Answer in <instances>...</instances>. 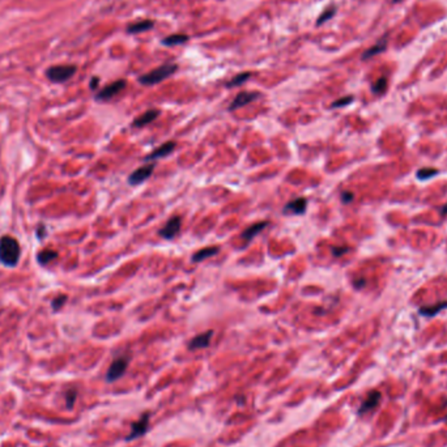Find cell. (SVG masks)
Returning <instances> with one entry per match:
<instances>
[{"label":"cell","mask_w":447,"mask_h":447,"mask_svg":"<svg viewBox=\"0 0 447 447\" xmlns=\"http://www.w3.org/2000/svg\"><path fill=\"white\" fill-rule=\"evenodd\" d=\"M20 259V245L15 238L4 236L0 238V262L8 267H15Z\"/></svg>","instance_id":"obj_1"},{"label":"cell","mask_w":447,"mask_h":447,"mask_svg":"<svg viewBox=\"0 0 447 447\" xmlns=\"http://www.w3.org/2000/svg\"><path fill=\"white\" fill-rule=\"evenodd\" d=\"M178 66L174 63H166L162 64L160 67L155 68L151 72H148L145 75L139 77L140 84L143 85H156L161 81L166 80L168 77H170L173 75L174 72L177 71Z\"/></svg>","instance_id":"obj_2"},{"label":"cell","mask_w":447,"mask_h":447,"mask_svg":"<svg viewBox=\"0 0 447 447\" xmlns=\"http://www.w3.org/2000/svg\"><path fill=\"white\" fill-rule=\"evenodd\" d=\"M76 72L75 66H55L47 69L46 75L54 83H64L69 80Z\"/></svg>","instance_id":"obj_3"},{"label":"cell","mask_w":447,"mask_h":447,"mask_svg":"<svg viewBox=\"0 0 447 447\" xmlns=\"http://www.w3.org/2000/svg\"><path fill=\"white\" fill-rule=\"evenodd\" d=\"M128 362H130V360L124 356L115 359L110 365L107 373H106V380L107 382H115L119 378H122L123 374L126 373L127 367H128Z\"/></svg>","instance_id":"obj_4"},{"label":"cell","mask_w":447,"mask_h":447,"mask_svg":"<svg viewBox=\"0 0 447 447\" xmlns=\"http://www.w3.org/2000/svg\"><path fill=\"white\" fill-rule=\"evenodd\" d=\"M182 226V220L179 216H173L170 217L164 226L158 230L160 237H162L164 240H173L179 234Z\"/></svg>","instance_id":"obj_5"},{"label":"cell","mask_w":447,"mask_h":447,"mask_svg":"<svg viewBox=\"0 0 447 447\" xmlns=\"http://www.w3.org/2000/svg\"><path fill=\"white\" fill-rule=\"evenodd\" d=\"M155 168H156V164H155V162H151V164L140 166V168H138L136 170H134L131 175L128 177V183L134 186L143 183V182L147 181L148 178H151Z\"/></svg>","instance_id":"obj_6"},{"label":"cell","mask_w":447,"mask_h":447,"mask_svg":"<svg viewBox=\"0 0 447 447\" xmlns=\"http://www.w3.org/2000/svg\"><path fill=\"white\" fill-rule=\"evenodd\" d=\"M124 88H126V80L114 81L113 84L107 85V86L102 89L101 92H98L96 98H97L98 101H109V100L114 98L117 94L122 92Z\"/></svg>","instance_id":"obj_7"},{"label":"cell","mask_w":447,"mask_h":447,"mask_svg":"<svg viewBox=\"0 0 447 447\" xmlns=\"http://www.w3.org/2000/svg\"><path fill=\"white\" fill-rule=\"evenodd\" d=\"M259 97V93L258 92H241L238 93L236 96V98L233 100L232 103L229 105L228 110L229 111H234V110H238L241 107H243V106L249 105L253 101H255L257 98Z\"/></svg>","instance_id":"obj_8"},{"label":"cell","mask_w":447,"mask_h":447,"mask_svg":"<svg viewBox=\"0 0 447 447\" xmlns=\"http://www.w3.org/2000/svg\"><path fill=\"white\" fill-rule=\"evenodd\" d=\"M149 416H151L149 413H144L138 421L132 424L131 433L127 437V441L139 438V437H141V435H144L147 433L148 426H149V418H151Z\"/></svg>","instance_id":"obj_9"},{"label":"cell","mask_w":447,"mask_h":447,"mask_svg":"<svg viewBox=\"0 0 447 447\" xmlns=\"http://www.w3.org/2000/svg\"><path fill=\"white\" fill-rule=\"evenodd\" d=\"M308 209V200L305 198H295L287 203V206L283 208L284 215H304Z\"/></svg>","instance_id":"obj_10"},{"label":"cell","mask_w":447,"mask_h":447,"mask_svg":"<svg viewBox=\"0 0 447 447\" xmlns=\"http://www.w3.org/2000/svg\"><path fill=\"white\" fill-rule=\"evenodd\" d=\"M380 399H382V395H380L379 391H370L367 394L366 399L362 401V404L360 407L359 414H365L374 411L380 403Z\"/></svg>","instance_id":"obj_11"},{"label":"cell","mask_w":447,"mask_h":447,"mask_svg":"<svg viewBox=\"0 0 447 447\" xmlns=\"http://www.w3.org/2000/svg\"><path fill=\"white\" fill-rule=\"evenodd\" d=\"M213 336V331H206V332L199 333L196 335L190 343H189V349L190 350H196V349H204L211 344V339Z\"/></svg>","instance_id":"obj_12"},{"label":"cell","mask_w":447,"mask_h":447,"mask_svg":"<svg viewBox=\"0 0 447 447\" xmlns=\"http://www.w3.org/2000/svg\"><path fill=\"white\" fill-rule=\"evenodd\" d=\"M175 147H177V143H175V141H172V140H170V141H166V143H164L158 148H156L151 155H148V156L145 157V161H155L157 160V158H161V157L169 156L170 153H173Z\"/></svg>","instance_id":"obj_13"},{"label":"cell","mask_w":447,"mask_h":447,"mask_svg":"<svg viewBox=\"0 0 447 447\" xmlns=\"http://www.w3.org/2000/svg\"><path fill=\"white\" fill-rule=\"evenodd\" d=\"M158 115H160V110H157V109L147 110L144 114H141L140 117H138V118L134 120V123H132V127H138V128H140V127L147 126V124H149V123H152L153 120H156Z\"/></svg>","instance_id":"obj_14"},{"label":"cell","mask_w":447,"mask_h":447,"mask_svg":"<svg viewBox=\"0 0 447 447\" xmlns=\"http://www.w3.org/2000/svg\"><path fill=\"white\" fill-rule=\"evenodd\" d=\"M219 253V246H208V247H204V249L199 250V251H196V253L192 255V262L200 263L203 262V260H207L209 258L215 257V255H217Z\"/></svg>","instance_id":"obj_15"},{"label":"cell","mask_w":447,"mask_h":447,"mask_svg":"<svg viewBox=\"0 0 447 447\" xmlns=\"http://www.w3.org/2000/svg\"><path fill=\"white\" fill-rule=\"evenodd\" d=\"M268 221H260V223L253 224V225H250L249 228L245 229V232L242 233V238L246 241V242H250V241L253 240L254 237L258 236L259 233L262 232L263 229H266L268 226Z\"/></svg>","instance_id":"obj_16"},{"label":"cell","mask_w":447,"mask_h":447,"mask_svg":"<svg viewBox=\"0 0 447 447\" xmlns=\"http://www.w3.org/2000/svg\"><path fill=\"white\" fill-rule=\"evenodd\" d=\"M155 26L153 21L151 20H143V21H138L134 22L131 25L127 26V32L131 34L135 33H141V32H147V30H151Z\"/></svg>","instance_id":"obj_17"},{"label":"cell","mask_w":447,"mask_h":447,"mask_svg":"<svg viewBox=\"0 0 447 447\" xmlns=\"http://www.w3.org/2000/svg\"><path fill=\"white\" fill-rule=\"evenodd\" d=\"M189 39V37L186 34H173L169 37H165L162 39V45L165 46H177V45H182Z\"/></svg>","instance_id":"obj_18"},{"label":"cell","mask_w":447,"mask_h":447,"mask_svg":"<svg viewBox=\"0 0 447 447\" xmlns=\"http://www.w3.org/2000/svg\"><path fill=\"white\" fill-rule=\"evenodd\" d=\"M386 46H387V41H386V39H382V41H379V42L377 43L376 46L370 47L369 50L365 51V54L362 55V59H363V60H365V59H370V58H373L374 55L379 54V52H382V51H384V49H386Z\"/></svg>","instance_id":"obj_19"},{"label":"cell","mask_w":447,"mask_h":447,"mask_svg":"<svg viewBox=\"0 0 447 447\" xmlns=\"http://www.w3.org/2000/svg\"><path fill=\"white\" fill-rule=\"evenodd\" d=\"M251 77L250 72H243V73H238L237 76H234L230 81L226 83V88H234V86H240V85L245 84L246 81L249 80Z\"/></svg>","instance_id":"obj_20"},{"label":"cell","mask_w":447,"mask_h":447,"mask_svg":"<svg viewBox=\"0 0 447 447\" xmlns=\"http://www.w3.org/2000/svg\"><path fill=\"white\" fill-rule=\"evenodd\" d=\"M446 308H447V301H445V302L433 305V306H425V308H422L421 310H420V312H421L422 315L433 316V315H435L437 312L441 311V310H443V309H446Z\"/></svg>","instance_id":"obj_21"},{"label":"cell","mask_w":447,"mask_h":447,"mask_svg":"<svg viewBox=\"0 0 447 447\" xmlns=\"http://www.w3.org/2000/svg\"><path fill=\"white\" fill-rule=\"evenodd\" d=\"M335 13H336V8L335 7H331V8H327L325 12L322 13L321 16L318 17V20H316V26L323 25L325 22H327L328 20H331L333 16H335Z\"/></svg>","instance_id":"obj_22"},{"label":"cell","mask_w":447,"mask_h":447,"mask_svg":"<svg viewBox=\"0 0 447 447\" xmlns=\"http://www.w3.org/2000/svg\"><path fill=\"white\" fill-rule=\"evenodd\" d=\"M56 257H58V254L55 253V251H51V250H45V251H42V253H39L38 260L41 264H47V263H50L51 260H54Z\"/></svg>","instance_id":"obj_23"},{"label":"cell","mask_w":447,"mask_h":447,"mask_svg":"<svg viewBox=\"0 0 447 447\" xmlns=\"http://www.w3.org/2000/svg\"><path fill=\"white\" fill-rule=\"evenodd\" d=\"M387 88V79L386 77H380L379 80H377V83L373 85V92L377 94H382Z\"/></svg>","instance_id":"obj_24"},{"label":"cell","mask_w":447,"mask_h":447,"mask_svg":"<svg viewBox=\"0 0 447 447\" xmlns=\"http://www.w3.org/2000/svg\"><path fill=\"white\" fill-rule=\"evenodd\" d=\"M437 173H438V170L435 169H421L417 173V177L420 179H428V178L434 177Z\"/></svg>","instance_id":"obj_25"},{"label":"cell","mask_w":447,"mask_h":447,"mask_svg":"<svg viewBox=\"0 0 447 447\" xmlns=\"http://www.w3.org/2000/svg\"><path fill=\"white\" fill-rule=\"evenodd\" d=\"M352 101H353V97H352V96H346V97H343L340 98V100H338V101L333 102L332 105H331V107H343V106L349 105Z\"/></svg>","instance_id":"obj_26"},{"label":"cell","mask_w":447,"mask_h":447,"mask_svg":"<svg viewBox=\"0 0 447 447\" xmlns=\"http://www.w3.org/2000/svg\"><path fill=\"white\" fill-rule=\"evenodd\" d=\"M76 396H77L76 390H69V391H67V394H66V399H67V405L69 407V408H71V407H73V404H75Z\"/></svg>","instance_id":"obj_27"},{"label":"cell","mask_w":447,"mask_h":447,"mask_svg":"<svg viewBox=\"0 0 447 447\" xmlns=\"http://www.w3.org/2000/svg\"><path fill=\"white\" fill-rule=\"evenodd\" d=\"M66 301H67V297H66V295H60L56 300L52 301V308H54L55 310H59V309L63 306Z\"/></svg>","instance_id":"obj_28"},{"label":"cell","mask_w":447,"mask_h":447,"mask_svg":"<svg viewBox=\"0 0 447 447\" xmlns=\"http://www.w3.org/2000/svg\"><path fill=\"white\" fill-rule=\"evenodd\" d=\"M348 251H349V249H348V247H344V246H343V247H332V255L336 258L343 257V255L345 253H348Z\"/></svg>","instance_id":"obj_29"},{"label":"cell","mask_w":447,"mask_h":447,"mask_svg":"<svg viewBox=\"0 0 447 447\" xmlns=\"http://www.w3.org/2000/svg\"><path fill=\"white\" fill-rule=\"evenodd\" d=\"M342 200L344 204H348V203H350L353 200V194L349 192V191H344L342 194Z\"/></svg>","instance_id":"obj_30"},{"label":"cell","mask_w":447,"mask_h":447,"mask_svg":"<svg viewBox=\"0 0 447 447\" xmlns=\"http://www.w3.org/2000/svg\"><path fill=\"white\" fill-rule=\"evenodd\" d=\"M353 285H355V287L357 288V289L365 287V280H363V278H359V280H355V281H353Z\"/></svg>","instance_id":"obj_31"},{"label":"cell","mask_w":447,"mask_h":447,"mask_svg":"<svg viewBox=\"0 0 447 447\" xmlns=\"http://www.w3.org/2000/svg\"><path fill=\"white\" fill-rule=\"evenodd\" d=\"M97 85H98V79H93L92 84H90L92 89H96V86H97Z\"/></svg>","instance_id":"obj_32"},{"label":"cell","mask_w":447,"mask_h":447,"mask_svg":"<svg viewBox=\"0 0 447 447\" xmlns=\"http://www.w3.org/2000/svg\"><path fill=\"white\" fill-rule=\"evenodd\" d=\"M442 215L445 216V215H447V206L445 208H442Z\"/></svg>","instance_id":"obj_33"},{"label":"cell","mask_w":447,"mask_h":447,"mask_svg":"<svg viewBox=\"0 0 447 447\" xmlns=\"http://www.w3.org/2000/svg\"><path fill=\"white\" fill-rule=\"evenodd\" d=\"M446 421H447V417H446Z\"/></svg>","instance_id":"obj_34"}]
</instances>
